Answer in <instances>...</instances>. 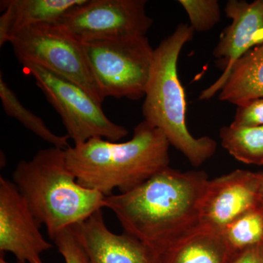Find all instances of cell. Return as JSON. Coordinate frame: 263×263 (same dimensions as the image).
<instances>
[{
    "mask_svg": "<svg viewBox=\"0 0 263 263\" xmlns=\"http://www.w3.org/2000/svg\"><path fill=\"white\" fill-rule=\"evenodd\" d=\"M0 263H10L8 262L6 259H5L4 256L3 255V254H1V256H0ZM18 263H21L18 262Z\"/></svg>",
    "mask_w": 263,
    "mask_h": 263,
    "instance_id": "d4e9b609",
    "label": "cell"
},
{
    "mask_svg": "<svg viewBox=\"0 0 263 263\" xmlns=\"http://www.w3.org/2000/svg\"><path fill=\"white\" fill-rule=\"evenodd\" d=\"M41 224L13 181L0 177V252H10L21 263H44L41 255L53 248Z\"/></svg>",
    "mask_w": 263,
    "mask_h": 263,
    "instance_id": "9c48e42d",
    "label": "cell"
},
{
    "mask_svg": "<svg viewBox=\"0 0 263 263\" xmlns=\"http://www.w3.org/2000/svg\"><path fill=\"white\" fill-rule=\"evenodd\" d=\"M4 10L0 16V46L5 43H10L13 36V18L11 10L9 7L1 6Z\"/></svg>",
    "mask_w": 263,
    "mask_h": 263,
    "instance_id": "7402d4cb",
    "label": "cell"
},
{
    "mask_svg": "<svg viewBox=\"0 0 263 263\" xmlns=\"http://www.w3.org/2000/svg\"><path fill=\"white\" fill-rule=\"evenodd\" d=\"M232 23L224 29L213 55L222 75L200 95L208 100L220 91L232 67L240 57L256 46L263 44V0L248 3L245 0H229L224 8Z\"/></svg>",
    "mask_w": 263,
    "mask_h": 263,
    "instance_id": "8fae6325",
    "label": "cell"
},
{
    "mask_svg": "<svg viewBox=\"0 0 263 263\" xmlns=\"http://www.w3.org/2000/svg\"><path fill=\"white\" fill-rule=\"evenodd\" d=\"M145 0H85L56 24L81 43L146 36L153 20Z\"/></svg>",
    "mask_w": 263,
    "mask_h": 263,
    "instance_id": "ba28073f",
    "label": "cell"
},
{
    "mask_svg": "<svg viewBox=\"0 0 263 263\" xmlns=\"http://www.w3.org/2000/svg\"><path fill=\"white\" fill-rule=\"evenodd\" d=\"M232 263H263V240L235 254Z\"/></svg>",
    "mask_w": 263,
    "mask_h": 263,
    "instance_id": "603a6c76",
    "label": "cell"
},
{
    "mask_svg": "<svg viewBox=\"0 0 263 263\" xmlns=\"http://www.w3.org/2000/svg\"><path fill=\"white\" fill-rule=\"evenodd\" d=\"M259 195H260V202L263 205V177L262 183H261L260 192H259Z\"/></svg>",
    "mask_w": 263,
    "mask_h": 263,
    "instance_id": "cb8c5ba5",
    "label": "cell"
},
{
    "mask_svg": "<svg viewBox=\"0 0 263 263\" xmlns=\"http://www.w3.org/2000/svg\"><path fill=\"white\" fill-rule=\"evenodd\" d=\"M171 144L160 130L142 121L123 143L95 138L67 148V167L81 186L108 197L126 193L168 167Z\"/></svg>",
    "mask_w": 263,
    "mask_h": 263,
    "instance_id": "7a4b0ae2",
    "label": "cell"
},
{
    "mask_svg": "<svg viewBox=\"0 0 263 263\" xmlns=\"http://www.w3.org/2000/svg\"><path fill=\"white\" fill-rule=\"evenodd\" d=\"M74 228L88 263H159L158 255L148 246L124 232L110 231L103 209Z\"/></svg>",
    "mask_w": 263,
    "mask_h": 263,
    "instance_id": "7c38bea8",
    "label": "cell"
},
{
    "mask_svg": "<svg viewBox=\"0 0 263 263\" xmlns=\"http://www.w3.org/2000/svg\"><path fill=\"white\" fill-rule=\"evenodd\" d=\"M0 99L5 114L16 119L24 127L36 136L52 145L55 148L67 150L70 148L69 137L55 134L47 127L43 119L33 114L21 103L14 91L0 76Z\"/></svg>",
    "mask_w": 263,
    "mask_h": 263,
    "instance_id": "e0dca14e",
    "label": "cell"
},
{
    "mask_svg": "<svg viewBox=\"0 0 263 263\" xmlns=\"http://www.w3.org/2000/svg\"><path fill=\"white\" fill-rule=\"evenodd\" d=\"M220 91L221 101L238 107L263 98V44L235 62Z\"/></svg>",
    "mask_w": 263,
    "mask_h": 263,
    "instance_id": "5bb4252c",
    "label": "cell"
},
{
    "mask_svg": "<svg viewBox=\"0 0 263 263\" xmlns=\"http://www.w3.org/2000/svg\"><path fill=\"white\" fill-rule=\"evenodd\" d=\"M53 240L65 263H88L74 226L62 230Z\"/></svg>",
    "mask_w": 263,
    "mask_h": 263,
    "instance_id": "ffe728a7",
    "label": "cell"
},
{
    "mask_svg": "<svg viewBox=\"0 0 263 263\" xmlns=\"http://www.w3.org/2000/svg\"><path fill=\"white\" fill-rule=\"evenodd\" d=\"M231 124L240 127L263 126V98L238 107Z\"/></svg>",
    "mask_w": 263,
    "mask_h": 263,
    "instance_id": "44dd1931",
    "label": "cell"
},
{
    "mask_svg": "<svg viewBox=\"0 0 263 263\" xmlns=\"http://www.w3.org/2000/svg\"><path fill=\"white\" fill-rule=\"evenodd\" d=\"M221 146L243 163L262 165L263 126L240 127L230 124L219 132Z\"/></svg>",
    "mask_w": 263,
    "mask_h": 263,
    "instance_id": "2e32d148",
    "label": "cell"
},
{
    "mask_svg": "<svg viewBox=\"0 0 263 263\" xmlns=\"http://www.w3.org/2000/svg\"><path fill=\"white\" fill-rule=\"evenodd\" d=\"M66 150L51 147L32 160H21L13 182L51 240L105 207V196L77 182L66 160Z\"/></svg>",
    "mask_w": 263,
    "mask_h": 263,
    "instance_id": "3957f363",
    "label": "cell"
},
{
    "mask_svg": "<svg viewBox=\"0 0 263 263\" xmlns=\"http://www.w3.org/2000/svg\"><path fill=\"white\" fill-rule=\"evenodd\" d=\"M194 32L191 26L180 24L155 49L142 112L144 121L160 129L170 144L198 167L215 154L217 143L209 136H192L186 125V95L177 66L180 53Z\"/></svg>",
    "mask_w": 263,
    "mask_h": 263,
    "instance_id": "277c9868",
    "label": "cell"
},
{
    "mask_svg": "<svg viewBox=\"0 0 263 263\" xmlns=\"http://www.w3.org/2000/svg\"><path fill=\"white\" fill-rule=\"evenodd\" d=\"M179 3L187 13L195 32H206L220 22V6L217 0H179Z\"/></svg>",
    "mask_w": 263,
    "mask_h": 263,
    "instance_id": "d6986e66",
    "label": "cell"
},
{
    "mask_svg": "<svg viewBox=\"0 0 263 263\" xmlns=\"http://www.w3.org/2000/svg\"><path fill=\"white\" fill-rule=\"evenodd\" d=\"M82 45L90 71L104 99L144 98L155 52L146 36Z\"/></svg>",
    "mask_w": 263,
    "mask_h": 263,
    "instance_id": "5b68a950",
    "label": "cell"
},
{
    "mask_svg": "<svg viewBox=\"0 0 263 263\" xmlns=\"http://www.w3.org/2000/svg\"><path fill=\"white\" fill-rule=\"evenodd\" d=\"M10 43L21 64L33 63L74 81L100 104L104 100L79 42L56 24H37L21 29Z\"/></svg>",
    "mask_w": 263,
    "mask_h": 263,
    "instance_id": "52a82bcc",
    "label": "cell"
},
{
    "mask_svg": "<svg viewBox=\"0 0 263 263\" xmlns=\"http://www.w3.org/2000/svg\"><path fill=\"white\" fill-rule=\"evenodd\" d=\"M263 171L235 170L208 181L201 204L200 224L221 232L249 209L260 204Z\"/></svg>",
    "mask_w": 263,
    "mask_h": 263,
    "instance_id": "30bf717a",
    "label": "cell"
},
{
    "mask_svg": "<svg viewBox=\"0 0 263 263\" xmlns=\"http://www.w3.org/2000/svg\"><path fill=\"white\" fill-rule=\"evenodd\" d=\"M85 0H3L1 6L9 7L15 32L37 24H57L72 8ZM13 37V36H12Z\"/></svg>",
    "mask_w": 263,
    "mask_h": 263,
    "instance_id": "9a60e30c",
    "label": "cell"
},
{
    "mask_svg": "<svg viewBox=\"0 0 263 263\" xmlns=\"http://www.w3.org/2000/svg\"><path fill=\"white\" fill-rule=\"evenodd\" d=\"M205 171L181 172L170 166L126 193L105 197L124 233L159 256L199 228Z\"/></svg>",
    "mask_w": 263,
    "mask_h": 263,
    "instance_id": "6da1fadb",
    "label": "cell"
},
{
    "mask_svg": "<svg viewBox=\"0 0 263 263\" xmlns=\"http://www.w3.org/2000/svg\"><path fill=\"white\" fill-rule=\"evenodd\" d=\"M234 252L220 232L200 226L159 256V263H232Z\"/></svg>",
    "mask_w": 263,
    "mask_h": 263,
    "instance_id": "4fadbf2b",
    "label": "cell"
},
{
    "mask_svg": "<svg viewBox=\"0 0 263 263\" xmlns=\"http://www.w3.org/2000/svg\"><path fill=\"white\" fill-rule=\"evenodd\" d=\"M235 254L263 240V205L259 204L238 216L221 232Z\"/></svg>",
    "mask_w": 263,
    "mask_h": 263,
    "instance_id": "ac0fdd59",
    "label": "cell"
},
{
    "mask_svg": "<svg viewBox=\"0 0 263 263\" xmlns=\"http://www.w3.org/2000/svg\"><path fill=\"white\" fill-rule=\"evenodd\" d=\"M22 65L61 117L74 145L95 138L117 142L127 136V129L110 120L102 104L80 85L35 64Z\"/></svg>",
    "mask_w": 263,
    "mask_h": 263,
    "instance_id": "8992f818",
    "label": "cell"
}]
</instances>
